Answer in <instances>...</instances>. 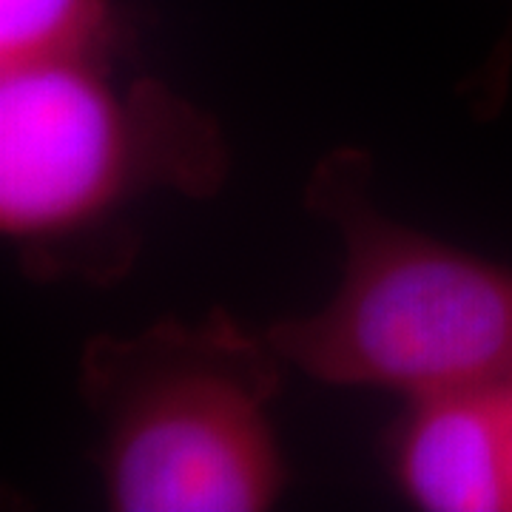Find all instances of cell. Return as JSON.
I'll list each match as a JSON object with an SVG mask.
<instances>
[{
  "mask_svg": "<svg viewBox=\"0 0 512 512\" xmlns=\"http://www.w3.org/2000/svg\"><path fill=\"white\" fill-rule=\"evenodd\" d=\"M285 359L225 311L97 336L80 390L100 421L111 510L259 512L285 487L271 404Z\"/></svg>",
  "mask_w": 512,
  "mask_h": 512,
  "instance_id": "obj_1",
  "label": "cell"
},
{
  "mask_svg": "<svg viewBox=\"0 0 512 512\" xmlns=\"http://www.w3.org/2000/svg\"><path fill=\"white\" fill-rule=\"evenodd\" d=\"M367 163L336 151L308 200L345 239L328 305L282 319L268 342L311 379L419 399L512 384V268L387 220L367 197Z\"/></svg>",
  "mask_w": 512,
  "mask_h": 512,
  "instance_id": "obj_2",
  "label": "cell"
},
{
  "mask_svg": "<svg viewBox=\"0 0 512 512\" xmlns=\"http://www.w3.org/2000/svg\"><path fill=\"white\" fill-rule=\"evenodd\" d=\"M217 126L157 80L120 89L109 63L0 69V231L49 251L103 228L154 188L211 194Z\"/></svg>",
  "mask_w": 512,
  "mask_h": 512,
  "instance_id": "obj_3",
  "label": "cell"
},
{
  "mask_svg": "<svg viewBox=\"0 0 512 512\" xmlns=\"http://www.w3.org/2000/svg\"><path fill=\"white\" fill-rule=\"evenodd\" d=\"M390 461L402 495L421 510H512L507 387L407 399Z\"/></svg>",
  "mask_w": 512,
  "mask_h": 512,
  "instance_id": "obj_4",
  "label": "cell"
},
{
  "mask_svg": "<svg viewBox=\"0 0 512 512\" xmlns=\"http://www.w3.org/2000/svg\"><path fill=\"white\" fill-rule=\"evenodd\" d=\"M123 18L111 0H0V69L114 63Z\"/></svg>",
  "mask_w": 512,
  "mask_h": 512,
  "instance_id": "obj_5",
  "label": "cell"
},
{
  "mask_svg": "<svg viewBox=\"0 0 512 512\" xmlns=\"http://www.w3.org/2000/svg\"><path fill=\"white\" fill-rule=\"evenodd\" d=\"M507 424H510V456H512V384L507 387Z\"/></svg>",
  "mask_w": 512,
  "mask_h": 512,
  "instance_id": "obj_6",
  "label": "cell"
}]
</instances>
